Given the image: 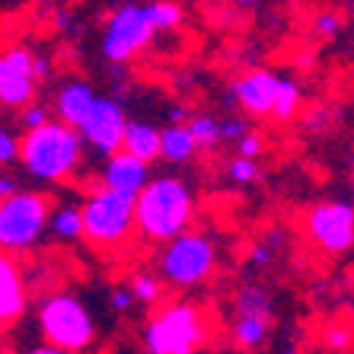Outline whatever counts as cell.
Segmentation results:
<instances>
[{
  "instance_id": "1",
  "label": "cell",
  "mask_w": 354,
  "mask_h": 354,
  "mask_svg": "<svg viewBox=\"0 0 354 354\" xmlns=\"http://www.w3.org/2000/svg\"><path fill=\"white\" fill-rule=\"evenodd\" d=\"M195 217V195L189 182L176 176H157L134 198V233L144 243L166 246L176 236L189 233Z\"/></svg>"
},
{
  "instance_id": "2",
  "label": "cell",
  "mask_w": 354,
  "mask_h": 354,
  "mask_svg": "<svg viewBox=\"0 0 354 354\" xmlns=\"http://www.w3.org/2000/svg\"><path fill=\"white\" fill-rule=\"evenodd\" d=\"M23 169L39 182H64L80 169L83 163V140L74 128L51 118L35 131L19 138V160Z\"/></svg>"
},
{
  "instance_id": "3",
  "label": "cell",
  "mask_w": 354,
  "mask_h": 354,
  "mask_svg": "<svg viewBox=\"0 0 354 354\" xmlns=\"http://www.w3.org/2000/svg\"><path fill=\"white\" fill-rule=\"evenodd\" d=\"M35 322H39L41 345L58 348V351L80 354L96 342V319L90 306L71 290H51L41 297Z\"/></svg>"
},
{
  "instance_id": "4",
  "label": "cell",
  "mask_w": 354,
  "mask_h": 354,
  "mask_svg": "<svg viewBox=\"0 0 354 354\" xmlns=\"http://www.w3.org/2000/svg\"><path fill=\"white\" fill-rule=\"evenodd\" d=\"M207 342V322L201 306L189 300L160 306L144 326V351L150 354H198Z\"/></svg>"
},
{
  "instance_id": "5",
  "label": "cell",
  "mask_w": 354,
  "mask_h": 354,
  "mask_svg": "<svg viewBox=\"0 0 354 354\" xmlns=\"http://www.w3.org/2000/svg\"><path fill=\"white\" fill-rule=\"evenodd\" d=\"M80 221H83V239L90 246L112 252L122 249L124 243H131L134 233V198L115 195L106 189H93L86 201L80 205Z\"/></svg>"
},
{
  "instance_id": "6",
  "label": "cell",
  "mask_w": 354,
  "mask_h": 354,
  "mask_svg": "<svg viewBox=\"0 0 354 354\" xmlns=\"http://www.w3.org/2000/svg\"><path fill=\"white\" fill-rule=\"evenodd\" d=\"M214 265H217L214 239L205 236V233L189 230L160 249L157 278L160 284H169V288H179V290L198 288V284H205L214 274Z\"/></svg>"
},
{
  "instance_id": "7",
  "label": "cell",
  "mask_w": 354,
  "mask_h": 354,
  "mask_svg": "<svg viewBox=\"0 0 354 354\" xmlns=\"http://www.w3.org/2000/svg\"><path fill=\"white\" fill-rule=\"evenodd\" d=\"M48 214L51 201L41 192H17L0 201V252L17 259L35 249L48 230Z\"/></svg>"
},
{
  "instance_id": "8",
  "label": "cell",
  "mask_w": 354,
  "mask_h": 354,
  "mask_svg": "<svg viewBox=\"0 0 354 354\" xmlns=\"http://www.w3.org/2000/svg\"><path fill=\"white\" fill-rule=\"evenodd\" d=\"M153 26L147 19L144 3H122L109 13L106 29H102V55L106 61H112L115 67L128 64L131 58H138L140 51L153 41Z\"/></svg>"
},
{
  "instance_id": "9",
  "label": "cell",
  "mask_w": 354,
  "mask_h": 354,
  "mask_svg": "<svg viewBox=\"0 0 354 354\" xmlns=\"http://www.w3.org/2000/svg\"><path fill=\"white\" fill-rule=\"evenodd\" d=\"M306 236L326 256H345L354 249V207L348 201H316L304 214Z\"/></svg>"
},
{
  "instance_id": "10",
  "label": "cell",
  "mask_w": 354,
  "mask_h": 354,
  "mask_svg": "<svg viewBox=\"0 0 354 354\" xmlns=\"http://www.w3.org/2000/svg\"><path fill=\"white\" fill-rule=\"evenodd\" d=\"M124 122H128V112L118 99L112 96H96L90 115L83 118V124L77 128L83 147H93L99 157H112L122 150V134H124Z\"/></svg>"
},
{
  "instance_id": "11",
  "label": "cell",
  "mask_w": 354,
  "mask_h": 354,
  "mask_svg": "<svg viewBox=\"0 0 354 354\" xmlns=\"http://www.w3.org/2000/svg\"><path fill=\"white\" fill-rule=\"evenodd\" d=\"M32 74V51L23 45H13L0 55V106L3 109H26L35 96Z\"/></svg>"
},
{
  "instance_id": "12",
  "label": "cell",
  "mask_w": 354,
  "mask_h": 354,
  "mask_svg": "<svg viewBox=\"0 0 354 354\" xmlns=\"http://www.w3.org/2000/svg\"><path fill=\"white\" fill-rule=\"evenodd\" d=\"M278 90H281V77L274 74V71L259 67V71H249V74H243L233 83L230 102H236L246 115L262 118V115H272Z\"/></svg>"
},
{
  "instance_id": "13",
  "label": "cell",
  "mask_w": 354,
  "mask_h": 354,
  "mask_svg": "<svg viewBox=\"0 0 354 354\" xmlns=\"http://www.w3.org/2000/svg\"><path fill=\"white\" fill-rule=\"evenodd\" d=\"M147 182H150V166L128 157L124 150L112 153L102 163V173H99V189L115 192V195H124V198H138Z\"/></svg>"
},
{
  "instance_id": "14",
  "label": "cell",
  "mask_w": 354,
  "mask_h": 354,
  "mask_svg": "<svg viewBox=\"0 0 354 354\" xmlns=\"http://www.w3.org/2000/svg\"><path fill=\"white\" fill-rule=\"evenodd\" d=\"M26 300H29V290H26L23 268L13 256L0 252V329L13 326L26 313Z\"/></svg>"
},
{
  "instance_id": "15",
  "label": "cell",
  "mask_w": 354,
  "mask_h": 354,
  "mask_svg": "<svg viewBox=\"0 0 354 354\" xmlns=\"http://www.w3.org/2000/svg\"><path fill=\"white\" fill-rule=\"evenodd\" d=\"M99 93L93 90V83L86 80H67L58 93H55V115H58L61 124L67 128H80L83 118L90 115L93 102H96Z\"/></svg>"
},
{
  "instance_id": "16",
  "label": "cell",
  "mask_w": 354,
  "mask_h": 354,
  "mask_svg": "<svg viewBox=\"0 0 354 354\" xmlns=\"http://www.w3.org/2000/svg\"><path fill=\"white\" fill-rule=\"evenodd\" d=\"M122 150L128 157L150 166L153 160H160V128L144 122V118H128L122 134Z\"/></svg>"
},
{
  "instance_id": "17",
  "label": "cell",
  "mask_w": 354,
  "mask_h": 354,
  "mask_svg": "<svg viewBox=\"0 0 354 354\" xmlns=\"http://www.w3.org/2000/svg\"><path fill=\"white\" fill-rule=\"evenodd\" d=\"M195 153H198V147H195V140H192V134L185 131V124L182 128H173V124L160 128V160L179 166V163H189Z\"/></svg>"
},
{
  "instance_id": "18",
  "label": "cell",
  "mask_w": 354,
  "mask_h": 354,
  "mask_svg": "<svg viewBox=\"0 0 354 354\" xmlns=\"http://www.w3.org/2000/svg\"><path fill=\"white\" fill-rule=\"evenodd\" d=\"M233 316H262V319H272L274 306H272V294L259 284H246L239 288L233 297Z\"/></svg>"
},
{
  "instance_id": "19",
  "label": "cell",
  "mask_w": 354,
  "mask_h": 354,
  "mask_svg": "<svg viewBox=\"0 0 354 354\" xmlns=\"http://www.w3.org/2000/svg\"><path fill=\"white\" fill-rule=\"evenodd\" d=\"M48 230L55 233L61 243H77V239H83L80 205H58V207H51Z\"/></svg>"
},
{
  "instance_id": "20",
  "label": "cell",
  "mask_w": 354,
  "mask_h": 354,
  "mask_svg": "<svg viewBox=\"0 0 354 354\" xmlns=\"http://www.w3.org/2000/svg\"><path fill=\"white\" fill-rule=\"evenodd\" d=\"M272 329V319H262V316H233V342L243 351H252L268 338Z\"/></svg>"
},
{
  "instance_id": "21",
  "label": "cell",
  "mask_w": 354,
  "mask_h": 354,
  "mask_svg": "<svg viewBox=\"0 0 354 354\" xmlns=\"http://www.w3.org/2000/svg\"><path fill=\"white\" fill-rule=\"evenodd\" d=\"M185 131L192 134V140H195V147L201 150H214L217 144H221V118L217 115H207V112H201V115H189V122H185Z\"/></svg>"
},
{
  "instance_id": "22",
  "label": "cell",
  "mask_w": 354,
  "mask_h": 354,
  "mask_svg": "<svg viewBox=\"0 0 354 354\" xmlns=\"http://www.w3.org/2000/svg\"><path fill=\"white\" fill-rule=\"evenodd\" d=\"M300 106H304V90H300L294 80L281 77V90H278V99H274L272 115L278 118V122H290V118H297Z\"/></svg>"
},
{
  "instance_id": "23",
  "label": "cell",
  "mask_w": 354,
  "mask_h": 354,
  "mask_svg": "<svg viewBox=\"0 0 354 354\" xmlns=\"http://www.w3.org/2000/svg\"><path fill=\"white\" fill-rule=\"evenodd\" d=\"M147 10V19L153 26V32H173L182 26V7L179 3H169V0H157V3H144Z\"/></svg>"
},
{
  "instance_id": "24",
  "label": "cell",
  "mask_w": 354,
  "mask_h": 354,
  "mask_svg": "<svg viewBox=\"0 0 354 354\" xmlns=\"http://www.w3.org/2000/svg\"><path fill=\"white\" fill-rule=\"evenodd\" d=\"M128 290H131V297L138 300V304H147L153 306L163 297V284H160L157 274H150V272H138L131 278V284H128Z\"/></svg>"
},
{
  "instance_id": "25",
  "label": "cell",
  "mask_w": 354,
  "mask_h": 354,
  "mask_svg": "<svg viewBox=\"0 0 354 354\" xmlns=\"http://www.w3.org/2000/svg\"><path fill=\"white\" fill-rule=\"evenodd\" d=\"M48 122H51V109L45 102H29L26 109H19V124L26 131H35V128H41Z\"/></svg>"
},
{
  "instance_id": "26",
  "label": "cell",
  "mask_w": 354,
  "mask_h": 354,
  "mask_svg": "<svg viewBox=\"0 0 354 354\" xmlns=\"http://www.w3.org/2000/svg\"><path fill=\"white\" fill-rule=\"evenodd\" d=\"M227 176H230L233 182H239V185H249V182H256V179H259V166L252 163V160L233 157L230 163H227Z\"/></svg>"
},
{
  "instance_id": "27",
  "label": "cell",
  "mask_w": 354,
  "mask_h": 354,
  "mask_svg": "<svg viewBox=\"0 0 354 354\" xmlns=\"http://www.w3.org/2000/svg\"><path fill=\"white\" fill-rule=\"evenodd\" d=\"M233 147H236V157L252 160V163H256V157L262 153V147H265V140H262V134L249 131V134H243V138H239Z\"/></svg>"
},
{
  "instance_id": "28",
  "label": "cell",
  "mask_w": 354,
  "mask_h": 354,
  "mask_svg": "<svg viewBox=\"0 0 354 354\" xmlns=\"http://www.w3.org/2000/svg\"><path fill=\"white\" fill-rule=\"evenodd\" d=\"M19 160V138L10 128H0V166H10Z\"/></svg>"
},
{
  "instance_id": "29",
  "label": "cell",
  "mask_w": 354,
  "mask_h": 354,
  "mask_svg": "<svg viewBox=\"0 0 354 354\" xmlns=\"http://www.w3.org/2000/svg\"><path fill=\"white\" fill-rule=\"evenodd\" d=\"M313 29L322 35V39H332V35L342 29V17L332 13V10H322V13H316L313 17Z\"/></svg>"
},
{
  "instance_id": "30",
  "label": "cell",
  "mask_w": 354,
  "mask_h": 354,
  "mask_svg": "<svg viewBox=\"0 0 354 354\" xmlns=\"http://www.w3.org/2000/svg\"><path fill=\"white\" fill-rule=\"evenodd\" d=\"M243 134H249V122H246V118H239V115L221 118V140H233V144H236Z\"/></svg>"
},
{
  "instance_id": "31",
  "label": "cell",
  "mask_w": 354,
  "mask_h": 354,
  "mask_svg": "<svg viewBox=\"0 0 354 354\" xmlns=\"http://www.w3.org/2000/svg\"><path fill=\"white\" fill-rule=\"evenodd\" d=\"M32 74H35V80H48V77L55 74L51 55H32Z\"/></svg>"
},
{
  "instance_id": "32",
  "label": "cell",
  "mask_w": 354,
  "mask_h": 354,
  "mask_svg": "<svg viewBox=\"0 0 354 354\" xmlns=\"http://www.w3.org/2000/svg\"><path fill=\"white\" fill-rule=\"evenodd\" d=\"M55 29H61V32H67V35H77L80 32V23H77L67 10H55Z\"/></svg>"
},
{
  "instance_id": "33",
  "label": "cell",
  "mask_w": 354,
  "mask_h": 354,
  "mask_svg": "<svg viewBox=\"0 0 354 354\" xmlns=\"http://www.w3.org/2000/svg\"><path fill=\"white\" fill-rule=\"evenodd\" d=\"M131 304H134V297H131V290H128V288H115V290H112V310H115V313H128V310H131Z\"/></svg>"
},
{
  "instance_id": "34",
  "label": "cell",
  "mask_w": 354,
  "mask_h": 354,
  "mask_svg": "<svg viewBox=\"0 0 354 354\" xmlns=\"http://www.w3.org/2000/svg\"><path fill=\"white\" fill-rule=\"evenodd\" d=\"M326 338H329V345L335 348V351H342V348L351 345V332H348L345 326H332L329 335H326Z\"/></svg>"
},
{
  "instance_id": "35",
  "label": "cell",
  "mask_w": 354,
  "mask_h": 354,
  "mask_svg": "<svg viewBox=\"0 0 354 354\" xmlns=\"http://www.w3.org/2000/svg\"><path fill=\"white\" fill-rule=\"evenodd\" d=\"M17 192H23V189H19V182H17V176L0 173V201H7V198H13Z\"/></svg>"
},
{
  "instance_id": "36",
  "label": "cell",
  "mask_w": 354,
  "mask_h": 354,
  "mask_svg": "<svg viewBox=\"0 0 354 354\" xmlns=\"http://www.w3.org/2000/svg\"><path fill=\"white\" fill-rule=\"evenodd\" d=\"M166 122L173 124V128H182V124L189 122V109L185 106H169L166 109Z\"/></svg>"
},
{
  "instance_id": "37",
  "label": "cell",
  "mask_w": 354,
  "mask_h": 354,
  "mask_svg": "<svg viewBox=\"0 0 354 354\" xmlns=\"http://www.w3.org/2000/svg\"><path fill=\"white\" fill-rule=\"evenodd\" d=\"M272 252H274L272 246H265V243H256V246H252V252H249V262H252V265H265L268 259H272Z\"/></svg>"
},
{
  "instance_id": "38",
  "label": "cell",
  "mask_w": 354,
  "mask_h": 354,
  "mask_svg": "<svg viewBox=\"0 0 354 354\" xmlns=\"http://www.w3.org/2000/svg\"><path fill=\"white\" fill-rule=\"evenodd\" d=\"M326 118H329V112H326V109H316L313 115H306V128H322V124H326Z\"/></svg>"
},
{
  "instance_id": "39",
  "label": "cell",
  "mask_w": 354,
  "mask_h": 354,
  "mask_svg": "<svg viewBox=\"0 0 354 354\" xmlns=\"http://www.w3.org/2000/svg\"><path fill=\"white\" fill-rule=\"evenodd\" d=\"M29 354H67V351H58V348H48V345H39V348H32Z\"/></svg>"
},
{
  "instance_id": "40",
  "label": "cell",
  "mask_w": 354,
  "mask_h": 354,
  "mask_svg": "<svg viewBox=\"0 0 354 354\" xmlns=\"http://www.w3.org/2000/svg\"><path fill=\"white\" fill-rule=\"evenodd\" d=\"M0 354H19V351H13V348H3V351H0Z\"/></svg>"
},
{
  "instance_id": "41",
  "label": "cell",
  "mask_w": 354,
  "mask_h": 354,
  "mask_svg": "<svg viewBox=\"0 0 354 354\" xmlns=\"http://www.w3.org/2000/svg\"><path fill=\"white\" fill-rule=\"evenodd\" d=\"M351 198H354V182H351ZM351 207H354V205H351Z\"/></svg>"
},
{
  "instance_id": "42",
  "label": "cell",
  "mask_w": 354,
  "mask_h": 354,
  "mask_svg": "<svg viewBox=\"0 0 354 354\" xmlns=\"http://www.w3.org/2000/svg\"><path fill=\"white\" fill-rule=\"evenodd\" d=\"M144 354H150V351H144Z\"/></svg>"
}]
</instances>
